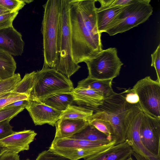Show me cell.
<instances>
[{
  "instance_id": "6da1fadb",
  "label": "cell",
  "mask_w": 160,
  "mask_h": 160,
  "mask_svg": "<svg viewBox=\"0 0 160 160\" xmlns=\"http://www.w3.org/2000/svg\"><path fill=\"white\" fill-rule=\"evenodd\" d=\"M96 0H69L72 54L76 64L85 62L102 50L97 22Z\"/></svg>"
},
{
  "instance_id": "7a4b0ae2",
  "label": "cell",
  "mask_w": 160,
  "mask_h": 160,
  "mask_svg": "<svg viewBox=\"0 0 160 160\" xmlns=\"http://www.w3.org/2000/svg\"><path fill=\"white\" fill-rule=\"evenodd\" d=\"M61 0H48L43 5L44 14L41 31L43 37V67L54 68L58 58Z\"/></svg>"
},
{
  "instance_id": "3957f363",
  "label": "cell",
  "mask_w": 160,
  "mask_h": 160,
  "mask_svg": "<svg viewBox=\"0 0 160 160\" xmlns=\"http://www.w3.org/2000/svg\"><path fill=\"white\" fill-rule=\"evenodd\" d=\"M125 94V91L115 92L105 97L101 105L92 109L93 113L90 118L104 120L110 125L112 132V140L115 141V145L125 141L123 120L132 104L126 101Z\"/></svg>"
},
{
  "instance_id": "277c9868",
  "label": "cell",
  "mask_w": 160,
  "mask_h": 160,
  "mask_svg": "<svg viewBox=\"0 0 160 160\" xmlns=\"http://www.w3.org/2000/svg\"><path fill=\"white\" fill-rule=\"evenodd\" d=\"M74 88L69 78L54 68L43 67L35 71L29 100L39 102L52 94L70 92Z\"/></svg>"
},
{
  "instance_id": "5b68a950",
  "label": "cell",
  "mask_w": 160,
  "mask_h": 160,
  "mask_svg": "<svg viewBox=\"0 0 160 160\" xmlns=\"http://www.w3.org/2000/svg\"><path fill=\"white\" fill-rule=\"evenodd\" d=\"M61 2L58 44V58L54 69L69 78L81 67L75 63L72 56L69 0H61Z\"/></svg>"
},
{
  "instance_id": "8992f818",
  "label": "cell",
  "mask_w": 160,
  "mask_h": 160,
  "mask_svg": "<svg viewBox=\"0 0 160 160\" xmlns=\"http://www.w3.org/2000/svg\"><path fill=\"white\" fill-rule=\"evenodd\" d=\"M150 0H134L123 7L108 25L105 32L112 36L122 33L146 22L152 15Z\"/></svg>"
},
{
  "instance_id": "52a82bcc",
  "label": "cell",
  "mask_w": 160,
  "mask_h": 160,
  "mask_svg": "<svg viewBox=\"0 0 160 160\" xmlns=\"http://www.w3.org/2000/svg\"><path fill=\"white\" fill-rule=\"evenodd\" d=\"M115 143V141L105 143L70 138H54L48 150L70 160H78L104 151Z\"/></svg>"
},
{
  "instance_id": "ba28073f",
  "label": "cell",
  "mask_w": 160,
  "mask_h": 160,
  "mask_svg": "<svg viewBox=\"0 0 160 160\" xmlns=\"http://www.w3.org/2000/svg\"><path fill=\"white\" fill-rule=\"evenodd\" d=\"M115 48L102 50L85 62L88 71V77L99 80L113 79L119 74L123 63Z\"/></svg>"
},
{
  "instance_id": "9c48e42d",
  "label": "cell",
  "mask_w": 160,
  "mask_h": 160,
  "mask_svg": "<svg viewBox=\"0 0 160 160\" xmlns=\"http://www.w3.org/2000/svg\"><path fill=\"white\" fill-rule=\"evenodd\" d=\"M143 111L138 103L132 104L123 120L125 141L133 152L144 157L148 160H160L148 151L143 146L140 138V128Z\"/></svg>"
},
{
  "instance_id": "30bf717a",
  "label": "cell",
  "mask_w": 160,
  "mask_h": 160,
  "mask_svg": "<svg viewBox=\"0 0 160 160\" xmlns=\"http://www.w3.org/2000/svg\"><path fill=\"white\" fill-rule=\"evenodd\" d=\"M131 89L138 95L142 111L160 119V82L147 76L138 81Z\"/></svg>"
},
{
  "instance_id": "8fae6325",
  "label": "cell",
  "mask_w": 160,
  "mask_h": 160,
  "mask_svg": "<svg viewBox=\"0 0 160 160\" xmlns=\"http://www.w3.org/2000/svg\"><path fill=\"white\" fill-rule=\"evenodd\" d=\"M140 134L142 142L146 148L160 158V119L143 111Z\"/></svg>"
},
{
  "instance_id": "7c38bea8",
  "label": "cell",
  "mask_w": 160,
  "mask_h": 160,
  "mask_svg": "<svg viewBox=\"0 0 160 160\" xmlns=\"http://www.w3.org/2000/svg\"><path fill=\"white\" fill-rule=\"evenodd\" d=\"M35 125L47 124L53 127L61 118L62 111L55 109L43 103L30 101L25 108Z\"/></svg>"
},
{
  "instance_id": "4fadbf2b",
  "label": "cell",
  "mask_w": 160,
  "mask_h": 160,
  "mask_svg": "<svg viewBox=\"0 0 160 160\" xmlns=\"http://www.w3.org/2000/svg\"><path fill=\"white\" fill-rule=\"evenodd\" d=\"M37 133L31 130L16 132L7 137L0 140V145L7 151L18 153L28 150L29 145L32 142Z\"/></svg>"
},
{
  "instance_id": "5bb4252c",
  "label": "cell",
  "mask_w": 160,
  "mask_h": 160,
  "mask_svg": "<svg viewBox=\"0 0 160 160\" xmlns=\"http://www.w3.org/2000/svg\"><path fill=\"white\" fill-rule=\"evenodd\" d=\"M24 45L22 34L13 26L0 29V50L12 56H21Z\"/></svg>"
},
{
  "instance_id": "9a60e30c",
  "label": "cell",
  "mask_w": 160,
  "mask_h": 160,
  "mask_svg": "<svg viewBox=\"0 0 160 160\" xmlns=\"http://www.w3.org/2000/svg\"><path fill=\"white\" fill-rule=\"evenodd\" d=\"M133 152L132 148L125 141L84 160H125L131 156Z\"/></svg>"
},
{
  "instance_id": "2e32d148",
  "label": "cell",
  "mask_w": 160,
  "mask_h": 160,
  "mask_svg": "<svg viewBox=\"0 0 160 160\" xmlns=\"http://www.w3.org/2000/svg\"><path fill=\"white\" fill-rule=\"evenodd\" d=\"M71 93L74 101L78 105L86 106L91 109L101 105L105 98L102 92L88 89L76 87Z\"/></svg>"
},
{
  "instance_id": "e0dca14e",
  "label": "cell",
  "mask_w": 160,
  "mask_h": 160,
  "mask_svg": "<svg viewBox=\"0 0 160 160\" xmlns=\"http://www.w3.org/2000/svg\"><path fill=\"white\" fill-rule=\"evenodd\" d=\"M88 124V121L83 120L61 118L55 125L56 132L54 138L70 137L83 129Z\"/></svg>"
},
{
  "instance_id": "ac0fdd59",
  "label": "cell",
  "mask_w": 160,
  "mask_h": 160,
  "mask_svg": "<svg viewBox=\"0 0 160 160\" xmlns=\"http://www.w3.org/2000/svg\"><path fill=\"white\" fill-rule=\"evenodd\" d=\"M112 80L113 79L99 80L88 77L80 81L77 87L100 92L103 94L105 98L115 92L112 86Z\"/></svg>"
},
{
  "instance_id": "d6986e66",
  "label": "cell",
  "mask_w": 160,
  "mask_h": 160,
  "mask_svg": "<svg viewBox=\"0 0 160 160\" xmlns=\"http://www.w3.org/2000/svg\"><path fill=\"white\" fill-rule=\"evenodd\" d=\"M123 7L116 6L96 8L97 25L99 33L105 32L108 25Z\"/></svg>"
},
{
  "instance_id": "ffe728a7",
  "label": "cell",
  "mask_w": 160,
  "mask_h": 160,
  "mask_svg": "<svg viewBox=\"0 0 160 160\" xmlns=\"http://www.w3.org/2000/svg\"><path fill=\"white\" fill-rule=\"evenodd\" d=\"M74 102L71 92H62L52 94L39 102L43 103L55 109L63 111Z\"/></svg>"
},
{
  "instance_id": "44dd1931",
  "label": "cell",
  "mask_w": 160,
  "mask_h": 160,
  "mask_svg": "<svg viewBox=\"0 0 160 160\" xmlns=\"http://www.w3.org/2000/svg\"><path fill=\"white\" fill-rule=\"evenodd\" d=\"M69 138L105 143H109L112 141L111 138L89 124L81 131Z\"/></svg>"
},
{
  "instance_id": "7402d4cb",
  "label": "cell",
  "mask_w": 160,
  "mask_h": 160,
  "mask_svg": "<svg viewBox=\"0 0 160 160\" xmlns=\"http://www.w3.org/2000/svg\"><path fill=\"white\" fill-rule=\"evenodd\" d=\"M16 68V63L12 56L0 50V79H7L13 76Z\"/></svg>"
},
{
  "instance_id": "603a6c76",
  "label": "cell",
  "mask_w": 160,
  "mask_h": 160,
  "mask_svg": "<svg viewBox=\"0 0 160 160\" xmlns=\"http://www.w3.org/2000/svg\"><path fill=\"white\" fill-rule=\"evenodd\" d=\"M93 113V110L92 109L71 105L68 106L65 110L62 111L61 118L88 121Z\"/></svg>"
},
{
  "instance_id": "cb8c5ba5",
  "label": "cell",
  "mask_w": 160,
  "mask_h": 160,
  "mask_svg": "<svg viewBox=\"0 0 160 160\" xmlns=\"http://www.w3.org/2000/svg\"><path fill=\"white\" fill-rule=\"evenodd\" d=\"M35 72V71H33L30 73H26L16 85L12 92L25 94L29 98L32 87Z\"/></svg>"
},
{
  "instance_id": "d4e9b609",
  "label": "cell",
  "mask_w": 160,
  "mask_h": 160,
  "mask_svg": "<svg viewBox=\"0 0 160 160\" xmlns=\"http://www.w3.org/2000/svg\"><path fill=\"white\" fill-rule=\"evenodd\" d=\"M21 80L20 74L18 73L5 79H0V94L12 92L16 85Z\"/></svg>"
},
{
  "instance_id": "484cf974",
  "label": "cell",
  "mask_w": 160,
  "mask_h": 160,
  "mask_svg": "<svg viewBox=\"0 0 160 160\" xmlns=\"http://www.w3.org/2000/svg\"><path fill=\"white\" fill-rule=\"evenodd\" d=\"M88 122L89 124L112 139V132L110 125L108 122L101 119L90 118Z\"/></svg>"
},
{
  "instance_id": "4316f807",
  "label": "cell",
  "mask_w": 160,
  "mask_h": 160,
  "mask_svg": "<svg viewBox=\"0 0 160 160\" xmlns=\"http://www.w3.org/2000/svg\"><path fill=\"white\" fill-rule=\"evenodd\" d=\"M26 4L24 0H0V7L11 12H18Z\"/></svg>"
},
{
  "instance_id": "83f0119b",
  "label": "cell",
  "mask_w": 160,
  "mask_h": 160,
  "mask_svg": "<svg viewBox=\"0 0 160 160\" xmlns=\"http://www.w3.org/2000/svg\"><path fill=\"white\" fill-rule=\"evenodd\" d=\"M24 109V107H19L11 108L4 107L0 109V122L8 119L11 120Z\"/></svg>"
},
{
  "instance_id": "f1b7e54d",
  "label": "cell",
  "mask_w": 160,
  "mask_h": 160,
  "mask_svg": "<svg viewBox=\"0 0 160 160\" xmlns=\"http://www.w3.org/2000/svg\"><path fill=\"white\" fill-rule=\"evenodd\" d=\"M18 12H9L0 15V29L13 26L12 23Z\"/></svg>"
},
{
  "instance_id": "f546056e",
  "label": "cell",
  "mask_w": 160,
  "mask_h": 160,
  "mask_svg": "<svg viewBox=\"0 0 160 160\" xmlns=\"http://www.w3.org/2000/svg\"><path fill=\"white\" fill-rule=\"evenodd\" d=\"M23 100H29V97L25 94L14 93L9 96L0 98V109L12 102Z\"/></svg>"
},
{
  "instance_id": "4dcf8cb0",
  "label": "cell",
  "mask_w": 160,
  "mask_h": 160,
  "mask_svg": "<svg viewBox=\"0 0 160 160\" xmlns=\"http://www.w3.org/2000/svg\"><path fill=\"white\" fill-rule=\"evenodd\" d=\"M152 62L151 66L155 69L157 79L156 81L160 82V44H159L156 50L151 55Z\"/></svg>"
},
{
  "instance_id": "1f68e13d",
  "label": "cell",
  "mask_w": 160,
  "mask_h": 160,
  "mask_svg": "<svg viewBox=\"0 0 160 160\" xmlns=\"http://www.w3.org/2000/svg\"><path fill=\"white\" fill-rule=\"evenodd\" d=\"M11 119H8L0 122V140L4 138L15 132L12 130L13 127L10 124Z\"/></svg>"
},
{
  "instance_id": "d6a6232c",
  "label": "cell",
  "mask_w": 160,
  "mask_h": 160,
  "mask_svg": "<svg viewBox=\"0 0 160 160\" xmlns=\"http://www.w3.org/2000/svg\"><path fill=\"white\" fill-rule=\"evenodd\" d=\"M35 160H70L64 157L53 153L49 150L40 153Z\"/></svg>"
},
{
  "instance_id": "836d02e7",
  "label": "cell",
  "mask_w": 160,
  "mask_h": 160,
  "mask_svg": "<svg viewBox=\"0 0 160 160\" xmlns=\"http://www.w3.org/2000/svg\"><path fill=\"white\" fill-rule=\"evenodd\" d=\"M134 0H99L101 7H108L116 6L124 7L128 5Z\"/></svg>"
},
{
  "instance_id": "e575fe53",
  "label": "cell",
  "mask_w": 160,
  "mask_h": 160,
  "mask_svg": "<svg viewBox=\"0 0 160 160\" xmlns=\"http://www.w3.org/2000/svg\"><path fill=\"white\" fill-rule=\"evenodd\" d=\"M125 97L126 101L131 104L137 103L138 102V98L137 94L133 92L131 89L125 91Z\"/></svg>"
},
{
  "instance_id": "d590c367",
  "label": "cell",
  "mask_w": 160,
  "mask_h": 160,
  "mask_svg": "<svg viewBox=\"0 0 160 160\" xmlns=\"http://www.w3.org/2000/svg\"><path fill=\"white\" fill-rule=\"evenodd\" d=\"M0 160H20L18 153L5 151L0 157Z\"/></svg>"
},
{
  "instance_id": "8d00e7d4",
  "label": "cell",
  "mask_w": 160,
  "mask_h": 160,
  "mask_svg": "<svg viewBox=\"0 0 160 160\" xmlns=\"http://www.w3.org/2000/svg\"><path fill=\"white\" fill-rule=\"evenodd\" d=\"M29 102L30 101L26 100L17 101L7 105L4 108H11L20 107H24L25 109V108L28 105Z\"/></svg>"
},
{
  "instance_id": "74e56055",
  "label": "cell",
  "mask_w": 160,
  "mask_h": 160,
  "mask_svg": "<svg viewBox=\"0 0 160 160\" xmlns=\"http://www.w3.org/2000/svg\"><path fill=\"white\" fill-rule=\"evenodd\" d=\"M132 155L137 160H148L144 157L134 152H133Z\"/></svg>"
},
{
  "instance_id": "f35d334b",
  "label": "cell",
  "mask_w": 160,
  "mask_h": 160,
  "mask_svg": "<svg viewBox=\"0 0 160 160\" xmlns=\"http://www.w3.org/2000/svg\"><path fill=\"white\" fill-rule=\"evenodd\" d=\"M14 93L12 92H8L0 93V98L9 96Z\"/></svg>"
},
{
  "instance_id": "ab89813d",
  "label": "cell",
  "mask_w": 160,
  "mask_h": 160,
  "mask_svg": "<svg viewBox=\"0 0 160 160\" xmlns=\"http://www.w3.org/2000/svg\"><path fill=\"white\" fill-rule=\"evenodd\" d=\"M9 12H11L9 11L0 7V15Z\"/></svg>"
},
{
  "instance_id": "60d3db41",
  "label": "cell",
  "mask_w": 160,
  "mask_h": 160,
  "mask_svg": "<svg viewBox=\"0 0 160 160\" xmlns=\"http://www.w3.org/2000/svg\"><path fill=\"white\" fill-rule=\"evenodd\" d=\"M5 151H7L6 149L0 145V157L2 154Z\"/></svg>"
},
{
  "instance_id": "b9f144b4",
  "label": "cell",
  "mask_w": 160,
  "mask_h": 160,
  "mask_svg": "<svg viewBox=\"0 0 160 160\" xmlns=\"http://www.w3.org/2000/svg\"><path fill=\"white\" fill-rule=\"evenodd\" d=\"M125 160H134L132 158L131 156Z\"/></svg>"
},
{
  "instance_id": "7bdbcfd3",
  "label": "cell",
  "mask_w": 160,
  "mask_h": 160,
  "mask_svg": "<svg viewBox=\"0 0 160 160\" xmlns=\"http://www.w3.org/2000/svg\"><path fill=\"white\" fill-rule=\"evenodd\" d=\"M26 160H30L29 159H27Z\"/></svg>"
}]
</instances>
